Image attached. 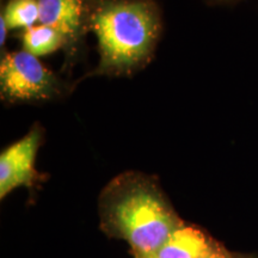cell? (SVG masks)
I'll use <instances>...</instances> for the list:
<instances>
[{
  "mask_svg": "<svg viewBox=\"0 0 258 258\" xmlns=\"http://www.w3.org/2000/svg\"><path fill=\"white\" fill-rule=\"evenodd\" d=\"M44 141V129L35 123L29 132L0 153V200H4L14 190L31 189L41 180L36 170V158Z\"/></svg>",
  "mask_w": 258,
  "mask_h": 258,
  "instance_id": "cell-5",
  "label": "cell"
},
{
  "mask_svg": "<svg viewBox=\"0 0 258 258\" xmlns=\"http://www.w3.org/2000/svg\"><path fill=\"white\" fill-rule=\"evenodd\" d=\"M234 258H258L257 254H249V253H235Z\"/></svg>",
  "mask_w": 258,
  "mask_h": 258,
  "instance_id": "cell-11",
  "label": "cell"
},
{
  "mask_svg": "<svg viewBox=\"0 0 258 258\" xmlns=\"http://www.w3.org/2000/svg\"><path fill=\"white\" fill-rule=\"evenodd\" d=\"M93 0H37L38 23L55 29L63 40V71L71 74L82 57L90 30Z\"/></svg>",
  "mask_w": 258,
  "mask_h": 258,
  "instance_id": "cell-4",
  "label": "cell"
},
{
  "mask_svg": "<svg viewBox=\"0 0 258 258\" xmlns=\"http://www.w3.org/2000/svg\"><path fill=\"white\" fill-rule=\"evenodd\" d=\"M22 49L40 57L53 54L63 48V40L55 29L44 24H36L19 34Z\"/></svg>",
  "mask_w": 258,
  "mask_h": 258,
  "instance_id": "cell-7",
  "label": "cell"
},
{
  "mask_svg": "<svg viewBox=\"0 0 258 258\" xmlns=\"http://www.w3.org/2000/svg\"><path fill=\"white\" fill-rule=\"evenodd\" d=\"M72 84L51 72L40 59L23 49L3 53L0 97L6 104H37L61 101L73 91Z\"/></svg>",
  "mask_w": 258,
  "mask_h": 258,
  "instance_id": "cell-3",
  "label": "cell"
},
{
  "mask_svg": "<svg viewBox=\"0 0 258 258\" xmlns=\"http://www.w3.org/2000/svg\"><path fill=\"white\" fill-rule=\"evenodd\" d=\"M219 244L217 239L200 226L183 220L154 256L156 258H201Z\"/></svg>",
  "mask_w": 258,
  "mask_h": 258,
  "instance_id": "cell-6",
  "label": "cell"
},
{
  "mask_svg": "<svg viewBox=\"0 0 258 258\" xmlns=\"http://www.w3.org/2000/svg\"><path fill=\"white\" fill-rule=\"evenodd\" d=\"M8 31L9 28L5 23V19L3 18V16L0 17V47L4 48L6 40H8Z\"/></svg>",
  "mask_w": 258,
  "mask_h": 258,
  "instance_id": "cell-10",
  "label": "cell"
},
{
  "mask_svg": "<svg viewBox=\"0 0 258 258\" xmlns=\"http://www.w3.org/2000/svg\"><path fill=\"white\" fill-rule=\"evenodd\" d=\"M214 3H219V4H228V3H234L238 0H213Z\"/></svg>",
  "mask_w": 258,
  "mask_h": 258,
  "instance_id": "cell-13",
  "label": "cell"
},
{
  "mask_svg": "<svg viewBox=\"0 0 258 258\" xmlns=\"http://www.w3.org/2000/svg\"><path fill=\"white\" fill-rule=\"evenodd\" d=\"M235 252H231L227 247L224 246L222 244H219L214 250H212L211 252L206 253L205 256L201 258H234Z\"/></svg>",
  "mask_w": 258,
  "mask_h": 258,
  "instance_id": "cell-9",
  "label": "cell"
},
{
  "mask_svg": "<svg viewBox=\"0 0 258 258\" xmlns=\"http://www.w3.org/2000/svg\"><path fill=\"white\" fill-rule=\"evenodd\" d=\"M134 258H156L154 254H138V253H133Z\"/></svg>",
  "mask_w": 258,
  "mask_h": 258,
  "instance_id": "cell-12",
  "label": "cell"
},
{
  "mask_svg": "<svg viewBox=\"0 0 258 258\" xmlns=\"http://www.w3.org/2000/svg\"><path fill=\"white\" fill-rule=\"evenodd\" d=\"M161 16L152 0H93L90 30L99 60L91 77H131L151 62L161 35Z\"/></svg>",
  "mask_w": 258,
  "mask_h": 258,
  "instance_id": "cell-2",
  "label": "cell"
},
{
  "mask_svg": "<svg viewBox=\"0 0 258 258\" xmlns=\"http://www.w3.org/2000/svg\"><path fill=\"white\" fill-rule=\"evenodd\" d=\"M2 16L9 30H27L38 24L40 21L38 3L37 0H9Z\"/></svg>",
  "mask_w": 258,
  "mask_h": 258,
  "instance_id": "cell-8",
  "label": "cell"
},
{
  "mask_svg": "<svg viewBox=\"0 0 258 258\" xmlns=\"http://www.w3.org/2000/svg\"><path fill=\"white\" fill-rule=\"evenodd\" d=\"M98 214L101 230L138 254H156L183 221L159 180L140 171L109 180L99 194Z\"/></svg>",
  "mask_w": 258,
  "mask_h": 258,
  "instance_id": "cell-1",
  "label": "cell"
}]
</instances>
